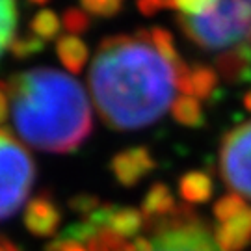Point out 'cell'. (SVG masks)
Here are the masks:
<instances>
[{"instance_id": "6da1fadb", "label": "cell", "mask_w": 251, "mask_h": 251, "mask_svg": "<svg viewBox=\"0 0 251 251\" xmlns=\"http://www.w3.org/2000/svg\"><path fill=\"white\" fill-rule=\"evenodd\" d=\"M88 84L108 126L136 130L154 123L173 104L177 69L152 47L149 30H140L134 36H112L100 43Z\"/></svg>"}, {"instance_id": "7a4b0ae2", "label": "cell", "mask_w": 251, "mask_h": 251, "mask_svg": "<svg viewBox=\"0 0 251 251\" xmlns=\"http://www.w3.org/2000/svg\"><path fill=\"white\" fill-rule=\"evenodd\" d=\"M21 138L47 152L76 151L91 134L90 99L73 76L50 67L17 73L2 82Z\"/></svg>"}, {"instance_id": "3957f363", "label": "cell", "mask_w": 251, "mask_h": 251, "mask_svg": "<svg viewBox=\"0 0 251 251\" xmlns=\"http://www.w3.org/2000/svg\"><path fill=\"white\" fill-rule=\"evenodd\" d=\"M177 25L190 41L203 49H225L242 43L251 30V0H220L210 15H180Z\"/></svg>"}, {"instance_id": "277c9868", "label": "cell", "mask_w": 251, "mask_h": 251, "mask_svg": "<svg viewBox=\"0 0 251 251\" xmlns=\"http://www.w3.org/2000/svg\"><path fill=\"white\" fill-rule=\"evenodd\" d=\"M156 231L152 240L136 238L128 251H222L210 238L206 224L192 212L190 206H177L164 220L152 222Z\"/></svg>"}, {"instance_id": "5b68a950", "label": "cell", "mask_w": 251, "mask_h": 251, "mask_svg": "<svg viewBox=\"0 0 251 251\" xmlns=\"http://www.w3.org/2000/svg\"><path fill=\"white\" fill-rule=\"evenodd\" d=\"M36 179V164L26 147L8 128H0V222L26 201Z\"/></svg>"}, {"instance_id": "8992f818", "label": "cell", "mask_w": 251, "mask_h": 251, "mask_svg": "<svg viewBox=\"0 0 251 251\" xmlns=\"http://www.w3.org/2000/svg\"><path fill=\"white\" fill-rule=\"evenodd\" d=\"M220 173L233 194L251 199V121L225 134L220 147Z\"/></svg>"}, {"instance_id": "52a82bcc", "label": "cell", "mask_w": 251, "mask_h": 251, "mask_svg": "<svg viewBox=\"0 0 251 251\" xmlns=\"http://www.w3.org/2000/svg\"><path fill=\"white\" fill-rule=\"evenodd\" d=\"M156 162L147 147H130L117 152L110 162V170L121 186H136L145 175L154 170Z\"/></svg>"}, {"instance_id": "ba28073f", "label": "cell", "mask_w": 251, "mask_h": 251, "mask_svg": "<svg viewBox=\"0 0 251 251\" xmlns=\"http://www.w3.org/2000/svg\"><path fill=\"white\" fill-rule=\"evenodd\" d=\"M60 222H62V212L50 199V196L39 194L34 199H30L25 210V225L30 233L49 238L58 231Z\"/></svg>"}, {"instance_id": "9c48e42d", "label": "cell", "mask_w": 251, "mask_h": 251, "mask_svg": "<svg viewBox=\"0 0 251 251\" xmlns=\"http://www.w3.org/2000/svg\"><path fill=\"white\" fill-rule=\"evenodd\" d=\"M175 69H177V90L182 91L184 95L196 99H208L216 91L218 75L214 69L201 63L186 65L184 62Z\"/></svg>"}, {"instance_id": "30bf717a", "label": "cell", "mask_w": 251, "mask_h": 251, "mask_svg": "<svg viewBox=\"0 0 251 251\" xmlns=\"http://www.w3.org/2000/svg\"><path fill=\"white\" fill-rule=\"evenodd\" d=\"M214 242L222 251H242L251 244V208L220 224L214 231Z\"/></svg>"}, {"instance_id": "8fae6325", "label": "cell", "mask_w": 251, "mask_h": 251, "mask_svg": "<svg viewBox=\"0 0 251 251\" xmlns=\"http://www.w3.org/2000/svg\"><path fill=\"white\" fill-rule=\"evenodd\" d=\"M216 69L220 76L229 84L251 82V43L242 41L227 52L220 54L216 60Z\"/></svg>"}, {"instance_id": "7c38bea8", "label": "cell", "mask_w": 251, "mask_h": 251, "mask_svg": "<svg viewBox=\"0 0 251 251\" xmlns=\"http://www.w3.org/2000/svg\"><path fill=\"white\" fill-rule=\"evenodd\" d=\"M175 208H177V203H175V198H173L171 190L168 188V184L156 182L145 194L144 203H142V214L145 218V224H149V222L168 218L175 212Z\"/></svg>"}, {"instance_id": "4fadbf2b", "label": "cell", "mask_w": 251, "mask_h": 251, "mask_svg": "<svg viewBox=\"0 0 251 251\" xmlns=\"http://www.w3.org/2000/svg\"><path fill=\"white\" fill-rule=\"evenodd\" d=\"M212 190H214L212 179L205 171H188L179 180V192L186 203H196V205L206 203L212 198Z\"/></svg>"}, {"instance_id": "5bb4252c", "label": "cell", "mask_w": 251, "mask_h": 251, "mask_svg": "<svg viewBox=\"0 0 251 251\" xmlns=\"http://www.w3.org/2000/svg\"><path fill=\"white\" fill-rule=\"evenodd\" d=\"M56 54L67 71L78 75L88 63V47L76 36H62L56 43Z\"/></svg>"}, {"instance_id": "9a60e30c", "label": "cell", "mask_w": 251, "mask_h": 251, "mask_svg": "<svg viewBox=\"0 0 251 251\" xmlns=\"http://www.w3.org/2000/svg\"><path fill=\"white\" fill-rule=\"evenodd\" d=\"M145 227V218L142 210L136 208H121V206H114L112 214L108 218L106 229L117 234L119 238H130L136 233H140Z\"/></svg>"}, {"instance_id": "2e32d148", "label": "cell", "mask_w": 251, "mask_h": 251, "mask_svg": "<svg viewBox=\"0 0 251 251\" xmlns=\"http://www.w3.org/2000/svg\"><path fill=\"white\" fill-rule=\"evenodd\" d=\"M171 114L175 117V121H179L180 125L190 126V128H199L205 125V116H203L201 104L196 97L182 95L179 99H175L171 104Z\"/></svg>"}, {"instance_id": "e0dca14e", "label": "cell", "mask_w": 251, "mask_h": 251, "mask_svg": "<svg viewBox=\"0 0 251 251\" xmlns=\"http://www.w3.org/2000/svg\"><path fill=\"white\" fill-rule=\"evenodd\" d=\"M15 26H17L15 0H0V56L11 43Z\"/></svg>"}, {"instance_id": "ac0fdd59", "label": "cell", "mask_w": 251, "mask_h": 251, "mask_svg": "<svg viewBox=\"0 0 251 251\" xmlns=\"http://www.w3.org/2000/svg\"><path fill=\"white\" fill-rule=\"evenodd\" d=\"M60 17L50 11V9H41L39 13H36V17L32 19L30 28L34 32V36H37L39 39H54L60 34Z\"/></svg>"}, {"instance_id": "d6986e66", "label": "cell", "mask_w": 251, "mask_h": 251, "mask_svg": "<svg viewBox=\"0 0 251 251\" xmlns=\"http://www.w3.org/2000/svg\"><path fill=\"white\" fill-rule=\"evenodd\" d=\"M149 37H151V43L152 47L158 50L162 58H166L171 65H180L182 63V58L179 56L177 52V49H175V43H173V37L168 30H164V28H152L149 30Z\"/></svg>"}, {"instance_id": "ffe728a7", "label": "cell", "mask_w": 251, "mask_h": 251, "mask_svg": "<svg viewBox=\"0 0 251 251\" xmlns=\"http://www.w3.org/2000/svg\"><path fill=\"white\" fill-rule=\"evenodd\" d=\"M248 205L240 196L236 194H227L222 199H218L214 205V216L220 224H224L227 220L234 218L236 214H240L242 210H246Z\"/></svg>"}, {"instance_id": "44dd1931", "label": "cell", "mask_w": 251, "mask_h": 251, "mask_svg": "<svg viewBox=\"0 0 251 251\" xmlns=\"http://www.w3.org/2000/svg\"><path fill=\"white\" fill-rule=\"evenodd\" d=\"M8 49L15 58H30L34 54L41 52L45 49V43L37 36H19L11 39Z\"/></svg>"}, {"instance_id": "7402d4cb", "label": "cell", "mask_w": 251, "mask_h": 251, "mask_svg": "<svg viewBox=\"0 0 251 251\" xmlns=\"http://www.w3.org/2000/svg\"><path fill=\"white\" fill-rule=\"evenodd\" d=\"M62 25L69 32V36H78V34H84L90 28V17L82 9L69 8L65 9V13H63Z\"/></svg>"}, {"instance_id": "603a6c76", "label": "cell", "mask_w": 251, "mask_h": 251, "mask_svg": "<svg viewBox=\"0 0 251 251\" xmlns=\"http://www.w3.org/2000/svg\"><path fill=\"white\" fill-rule=\"evenodd\" d=\"M220 0H175L177 8L186 17H205L218 8Z\"/></svg>"}, {"instance_id": "cb8c5ba5", "label": "cell", "mask_w": 251, "mask_h": 251, "mask_svg": "<svg viewBox=\"0 0 251 251\" xmlns=\"http://www.w3.org/2000/svg\"><path fill=\"white\" fill-rule=\"evenodd\" d=\"M80 4L95 17H114L123 8V0H80Z\"/></svg>"}, {"instance_id": "d4e9b609", "label": "cell", "mask_w": 251, "mask_h": 251, "mask_svg": "<svg viewBox=\"0 0 251 251\" xmlns=\"http://www.w3.org/2000/svg\"><path fill=\"white\" fill-rule=\"evenodd\" d=\"M69 206H71L75 212L84 216H90L95 208H99L100 203L95 196H88V194H80V196H75V198L69 201Z\"/></svg>"}, {"instance_id": "484cf974", "label": "cell", "mask_w": 251, "mask_h": 251, "mask_svg": "<svg viewBox=\"0 0 251 251\" xmlns=\"http://www.w3.org/2000/svg\"><path fill=\"white\" fill-rule=\"evenodd\" d=\"M168 8H177L175 0H138V9L151 17L154 13H158L160 9H168Z\"/></svg>"}, {"instance_id": "4316f807", "label": "cell", "mask_w": 251, "mask_h": 251, "mask_svg": "<svg viewBox=\"0 0 251 251\" xmlns=\"http://www.w3.org/2000/svg\"><path fill=\"white\" fill-rule=\"evenodd\" d=\"M8 119V99L4 95V91L0 88V125Z\"/></svg>"}, {"instance_id": "83f0119b", "label": "cell", "mask_w": 251, "mask_h": 251, "mask_svg": "<svg viewBox=\"0 0 251 251\" xmlns=\"http://www.w3.org/2000/svg\"><path fill=\"white\" fill-rule=\"evenodd\" d=\"M0 251H21V250H19L11 240L4 238V236H0Z\"/></svg>"}, {"instance_id": "f1b7e54d", "label": "cell", "mask_w": 251, "mask_h": 251, "mask_svg": "<svg viewBox=\"0 0 251 251\" xmlns=\"http://www.w3.org/2000/svg\"><path fill=\"white\" fill-rule=\"evenodd\" d=\"M244 106H246L251 112V90L248 91L246 95H244Z\"/></svg>"}, {"instance_id": "f546056e", "label": "cell", "mask_w": 251, "mask_h": 251, "mask_svg": "<svg viewBox=\"0 0 251 251\" xmlns=\"http://www.w3.org/2000/svg\"><path fill=\"white\" fill-rule=\"evenodd\" d=\"M28 2H32V4H47L49 0H28Z\"/></svg>"}, {"instance_id": "4dcf8cb0", "label": "cell", "mask_w": 251, "mask_h": 251, "mask_svg": "<svg viewBox=\"0 0 251 251\" xmlns=\"http://www.w3.org/2000/svg\"><path fill=\"white\" fill-rule=\"evenodd\" d=\"M69 251H86V250H84V248H80V246H78V248H71V250H69Z\"/></svg>"}]
</instances>
